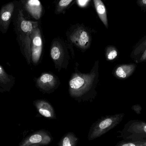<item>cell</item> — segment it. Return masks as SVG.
I'll list each match as a JSON object with an SVG mask.
<instances>
[{"label": "cell", "instance_id": "6da1fadb", "mask_svg": "<svg viewBox=\"0 0 146 146\" xmlns=\"http://www.w3.org/2000/svg\"><path fill=\"white\" fill-rule=\"evenodd\" d=\"M99 60L94 63L90 72L83 74L76 69L69 80V94L79 102L91 101L97 95L99 81Z\"/></svg>", "mask_w": 146, "mask_h": 146}, {"label": "cell", "instance_id": "7a4b0ae2", "mask_svg": "<svg viewBox=\"0 0 146 146\" xmlns=\"http://www.w3.org/2000/svg\"><path fill=\"white\" fill-rule=\"evenodd\" d=\"M12 21L17 40L21 54L28 65L31 60V35L33 30L38 26V22L27 19L20 3L17 1Z\"/></svg>", "mask_w": 146, "mask_h": 146}, {"label": "cell", "instance_id": "3957f363", "mask_svg": "<svg viewBox=\"0 0 146 146\" xmlns=\"http://www.w3.org/2000/svg\"><path fill=\"white\" fill-rule=\"evenodd\" d=\"M125 116L124 113L102 117L94 123L89 129L88 135L89 141H92L101 137L121 122Z\"/></svg>", "mask_w": 146, "mask_h": 146}, {"label": "cell", "instance_id": "277c9868", "mask_svg": "<svg viewBox=\"0 0 146 146\" xmlns=\"http://www.w3.org/2000/svg\"><path fill=\"white\" fill-rule=\"evenodd\" d=\"M68 45V44L60 38H54L51 43L50 56L58 72L62 68L66 69L69 64L70 56Z\"/></svg>", "mask_w": 146, "mask_h": 146}, {"label": "cell", "instance_id": "5b68a950", "mask_svg": "<svg viewBox=\"0 0 146 146\" xmlns=\"http://www.w3.org/2000/svg\"><path fill=\"white\" fill-rule=\"evenodd\" d=\"M68 42L85 52L88 49L92 43L91 33L83 27L78 26L72 30L67 34Z\"/></svg>", "mask_w": 146, "mask_h": 146}, {"label": "cell", "instance_id": "8992f818", "mask_svg": "<svg viewBox=\"0 0 146 146\" xmlns=\"http://www.w3.org/2000/svg\"><path fill=\"white\" fill-rule=\"evenodd\" d=\"M119 138L123 139H146V122L139 120H131L120 131Z\"/></svg>", "mask_w": 146, "mask_h": 146}, {"label": "cell", "instance_id": "52a82bcc", "mask_svg": "<svg viewBox=\"0 0 146 146\" xmlns=\"http://www.w3.org/2000/svg\"><path fill=\"white\" fill-rule=\"evenodd\" d=\"M53 141V136L49 131L41 129L26 137L20 143L19 146H29L33 144L48 145Z\"/></svg>", "mask_w": 146, "mask_h": 146}, {"label": "cell", "instance_id": "ba28073f", "mask_svg": "<svg viewBox=\"0 0 146 146\" xmlns=\"http://www.w3.org/2000/svg\"><path fill=\"white\" fill-rule=\"evenodd\" d=\"M42 33L38 26L33 30L31 35V60L34 66L38 65L42 57L43 50Z\"/></svg>", "mask_w": 146, "mask_h": 146}, {"label": "cell", "instance_id": "9c48e42d", "mask_svg": "<svg viewBox=\"0 0 146 146\" xmlns=\"http://www.w3.org/2000/svg\"><path fill=\"white\" fill-rule=\"evenodd\" d=\"M60 85V80L52 73H43L36 80V86L42 92L51 93Z\"/></svg>", "mask_w": 146, "mask_h": 146}, {"label": "cell", "instance_id": "30bf717a", "mask_svg": "<svg viewBox=\"0 0 146 146\" xmlns=\"http://www.w3.org/2000/svg\"><path fill=\"white\" fill-rule=\"evenodd\" d=\"M17 1L9 2L2 6L0 10V31L3 34L7 32L13 19Z\"/></svg>", "mask_w": 146, "mask_h": 146}, {"label": "cell", "instance_id": "8fae6325", "mask_svg": "<svg viewBox=\"0 0 146 146\" xmlns=\"http://www.w3.org/2000/svg\"><path fill=\"white\" fill-rule=\"evenodd\" d=\"M21 6L31 17L39 20L42 17L43 7L39 0H20Z\"/></svg>", "mask_w": 146, "mask_h": 146}, {"label": "cell", "instance_id": "7c38bea8", "mask_svg": "<svg viewBox=\"0 0 146 146\" xmlns=\"http://www.w3.org/2000/svg\"><path fill=\"white\" fill-rule=\"evenodd\" d=\"M137 67L136 64L133 63L117 65L114 68L112 73L117 79L125 80L134 74Z\"/></svg>", "mask_w": 146, "mask_h": 146}, {"label": "cell", "instance_id": "4fadbf2b", "mask_svg": "<svg viewBox=\"0 0 146 146\" xmlns=\"http://www.w3.org/2000/svg\"><path fill=\"white\" fill-rule=\"evenodd\" d=\"M34 106L40 115L50 119H56L54 110L50 103L44 100H36L33 102Z\"/></svg>", "mask_w": 146, "mask_h": 146}, {"label": "cell", "instance_id": "5bb4252c", "mask_svg": "<svg viewBox=\"0 0 146 146\" xmlns=\"http://www.w3.org/2000/svg\"><path fill=\"white\" fill-rule=\"evenodd\" d=\"M13 76L9 75L0 65V92L10 91L14 84Z\"/></svg>", "mask_w": 146, "mask_h": 146}, {"label": "cell", "instance_id": "9a60e30c", "mask_svg": "<svg viewBox=\"0 0 146 146\" xmlns=\"http://www.w3.org/2000/svg\"><path fill=\"white\" fill-rule=\"evenodd\" d=\"M96 12L100 20L103 22L105 27L108 29V18L106 8L102 0H93Z\"/></svg>", "mask_w": 146, "mask_h": 146}, {"label": "cell", "instance_id": "2e32d148", "mask_svg": "<svg viewBox=\"0 0 146 146\" xmlns=\"http://www.w3.org/2000/svg\"><path fill=\"white\" fill-rule=\"evenodd\" d=\"M78 141L79 138L74 133L68 132L62 137L58 146H77Z\"/></svg>", "mask_w": 146, "mask_h": 146}, {"label": "cell", "instance_id": "e0dca14e", "mask_svg": "<svg viewBox=\"0 0 146 146\" xmlns=\"http://www.w3.org/2000/svg\"><path fill=\"white\" fill-rule=\"evenodd\" d=\"M146 48V35L136 44L133 48L130 55V57L135 60Z\"/></svg>", "mask_w": 146, "mask_h": 146}, {"label": "cell", "instance_id": "ac0fdd59", "mask_svg": "<svg viewBox=\"0 0 146 146\" xmlns=\"http://www.w3.org/2000/svg\"><path fill=\"white\" fill-rule=\"evenodd\" d=\"M145 141V139H123L115 146H143Z\"/></svg>", "mask_w": 146, "mask_h": 146}, {"label": "cell", "instance_id": "d6986e66", "mask_svg": "<svg viewBox=\"0 0 146 146\" xmlns=\"http://www.w3.org/2000/svg\"><path fill=\"white\" fill-rule=\"evenodd\" d=\"M119 54L118 50L113 45H108L106 48L105 55L107 60H115L118 57Z\"/></svg>", "mask_w": 146, "mask_h": 146}, {"label": "cell", "instance_id": "ffe728a7", "mask_svg": "<svg viewBox=\"0 0 146 146\" xmlns=\"http://www.w3.org/2000/svg\"><path fill=\"white\" fill-rule=\"evenodd\" d=\"M73 1V0H60L56 6L55 13L56 14L60 13L64 11Z\"/></svg>", "mask_w": 146, "mask_h": 146}, {"label": "cell", "instance_id": "44dd1931", "mask_svg": "<svg viewBox=\"0 0 146 146\" xmlns=\"http://www.w3.org/2000/svg\"><path fill=\"white\" fill-rule=\"evenodd\" d=\"M135 63H143L146 62V48L142 53L134 61Z\"/></svg>", "mask_w": 146, "mask_h": 146}, {"label": "cell", "instance_id": "7402d4cb", "mask_svg": "<svg viewBox=\"0 0 146 146\" xmlns=\"http://www.w3.org/2000/svg\"><path fill=\"white\" fill-rule=\"evenodd\" d=\"M137 4L142 11L146 12V0H137Z\"/></svg>", "mask_w": 146, "mask_h": 146}, {"label": "cell", "instance_id": "603a6c76", "mask_svg": "<svg viewBox=\"0 0 146 146\" xmlns=\"http://www.w3.org/2000/svg\"><path fill=\"white\" fill-rule=\"evenodd\" d=\"M132 109L133 111H135L137 114H140L142 111V107L140 105L137 104L134 105L132 106Z\"/></svg>", "mask_w": 146, "mask_h": 146}, {"label": "cell", "instance_id": "cb8c5ba5", "mask_svg": "<svg viewBox=\"0 0 146 146\" xmlns=\"http://www.w3.org/2000/svg\"><path fill=\"white\" fill-rule=\"evenodd\" d=\"M29 146H41L40 145H37V144H33V145H31Z\"/></svg>", "mask_w": 146, "mask_h": 146}, {"label": "cell", "instance_id": "d4e9b609", "mask_svg": "<svg viewBox=\"0 0 146 146\" xmlns=\"http://www.w3.org/2000/svg\"><path fill=\"white\" fill-rule=\"evenodd\" d=\"M143 146H146V139H145V143H144V145Z\"/></svg>", "mask_w": 146, "mask_h": 146}]
</instances>
